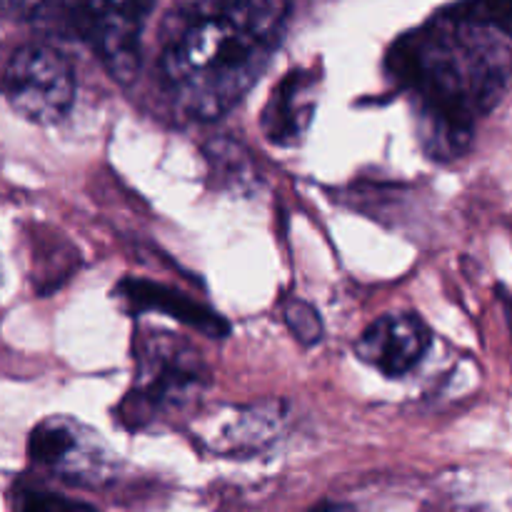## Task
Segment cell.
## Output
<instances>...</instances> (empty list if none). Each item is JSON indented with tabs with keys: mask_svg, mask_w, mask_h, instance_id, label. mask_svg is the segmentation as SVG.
Wrapping results in <instances>:
<instances>
[{
	"mask_svg": "<svg viewBox=\"0 0 512 512\" xmlns=\"http://www.w3.org/2000/svg\"><path fill=\"white\" fill-rule=\"evenodd\" d=\"M208 385V365L188 340L150 333L140 340L133 385L115 415L128 430H148L188 410L203 398Z\"/></svg>",
	"mask_w": 512,
	"mask_h": 512,
	"instance_id": "obj_3",
	"label": "cell"
},
{
	"mask_svg": "<svg viewBox=\"0 0 512 512\" xmlns=\"http://www.w3.org/2000/svg\"><path fill=\"white\" fill-rule=\"evenodd\" d=\"M288 408L278 400L250 405H220L193 423V438L208 453L248 458L268 450L285 428Z\"/></svg>",
	"mask_w": 512,
	"mask_h": 512,
	"instance_id": "obj_7",
	"label": "cell"
},
{
	"mask_svg": "<svg viewBox=\"0 0 512 512\" xmlns=\"http://www.w3.org/2000/svg\"><path fill=\"white\" fill-rule=\"evenodd\" d=\"M33 23L78 38L98 55L118 83H133L140 70V35L150 3H43L15 5Z\"/></svg>",
	"mask_w": 512,
	"mask_h": 512,
	"instance_id": "obj_4",
	"label": "cell"
},
{
	"mask_svg": "<svg viewBox=\"0 0 512 512\" xmlns=\"http://www.w3.org/2000/svg\"><path fill=\"white\" fill-rule=\"evenodd\" d=\"M115 298L128 310L130 315L140 313H163L173 315L175 320L185 323L188 328L208 335V338H223L228 335V323L218 313L203 303H195L180 290L168 288V285L153 283L143 278H123L115 288Z\"/></svg>",
	"mask_w": 512,
	"mask_h": 512,
	"instance_id": "obj_10",
	"label": "cell"
},
{
	"mask_svg": "<svg viewBox=\"0 0 512 512\" xmlns=\"http://www.w3.org/2000/svg\"><path fill=\"white\" fill-rule=\"evenodd\" d=\"M0 93L10 108L33 123H58L75 100V70L65 53L48 43H23L0 75Z\"/></svg>",
	"mask_w": 512,
	"mask_h": 512,
	"instance_id": "obj_5",
	"label": "cell"
},
{
	"mask_svg": "<svg viewBox=\"0 0 512 512\" xmlns=\"http://www.w3.org/2000/svg\"><path fill=\"white\" fill-rule=\"evenodd\" d=\"M288 3H183L160 28V73L180 113L215 120L250 93L288 28Z\"/></svg>",
	"mask_w": 512,
	"mask_h": 512,
	"instance_id": "obj_2",
	"label": "cell"
},
{
	"mask_svg": "<svg viewBox=\"0 0 512 512\" xmlns=\"http://www.w3.org/2000/svg\"><path fill=\"white\" fill-rule=\"evenodd\" d=\"M205 155H208L210 180L220 188H253L255 180H258L255 165L250 163V155L245 153V148L235 138H215L205 148Z\"/></svg>",
	"mask_w": 512,
	"mask_h": 512,
	"instance_id": "obj_11",
	"label": "cell"
},
{
	"mask_svg": "<svg viewBox=\"0 0 512 512\" xmlns=\"http://www.w3.org/2000/svg\"><path fill=\"white\" fill-rule=\"evenodd\" d=\"M30 463L48 473L80 485H98L110 478L115 455L105 448L103 438L78 418H45L30 430Z\"/></svg>",
	"mask_w": 512,
	"mask_h": 512,
	"instance_id": "obj_6",
	"label": "cell"
},
{
	"mask_svg": "<svg viewBox=\"0 0 512 512\" xmlns=\"http://www.w3.org/2000/svg\"><path fill=\"white\" fill-rule=\"evenodd\" d=\"M285 323H288L290 333H293L305 348L318 345L320 338H323V320H320L318 310L300 298L288 300V305H285Z\"/></svg>",
	"mask_w": 512,
	"mask_h": 512,
	"instance_id": "obj_13",
	"label": "cell"
},
{
	"mask_svg": "<svg viewBox=\"0 0 512 512\" xmlns=\"http://www.w3.org/2000/svg\"><path fill=\"white\" fill-rule=\"evenodd\" d=\"M320 95V75L313 68H293L278 80L260 115L268 143L290 148L298 145L313 123Z\"/></svg>",
	"mask_w": 512,
	"mask_h": 512,
	"instance_id": "obj_9",
	"label": "cell"
},
{
	"mask_svg": "<svg viewBox=\"0 0 512 512\" xmlns=\"http://www.w3.org/2000/svg\"><path fill=\"white\" fill-rule=\"evenodd\" d=\"M430 343L433 333L425 320L403 310L373 320L355 343V355L385 378H403L425 358Z\"/></svg>",
	"mask_w": 512,
	"mask_h": 512,
	"instance_id": "obj_8",
	"label": "cell"
},
{
	"mask_svg": "<svg viewBox=\"0 0 512 512\" xmlns=\"http://www.w3.org/2000/svg\"><path fill=\"white\" fill-rule=\"evenodd\" d=\"M313 512H358L353 505H320Z\"/></svg>",
	"mask_w": 512,
	"mask_h": 512,
	"instance_id": "obj_14",
	"label": "cell"
},
{
	"mask_svg": "<svg viewBox=\"0 0 512 512\" xmlns=\"http://www.w3.org/2000/svg\"><path fill=\"white\" fill-rule=\"evenodd\" d=\"M10 512H98L90 505L75 503L63 498L53 490L38 488V485H18L10 495Z\"/></svg>",
	"mask_w": 512,
	"mask_h": 512,
	"instance_id": "obj_12",
	"label": "cell"
},
{
	"mask_svg": "<svg viewBox=\"0 0 512 512\" xmlns=\"http://www.w3.org/2000/svg\"><path fill=\"white\" fill-rule=\"evenodd\" d=\"M390 80L410 95L415 133L438 163L463 158L475 125L505 98L512 73L508 3L448 5L400 35L385 55Z\"/></svg>",
	"mask_w": 512,
	"mask_h": 512,
	"instance_id": "obj_1",
	"label": "cell"
}]
</instances>
